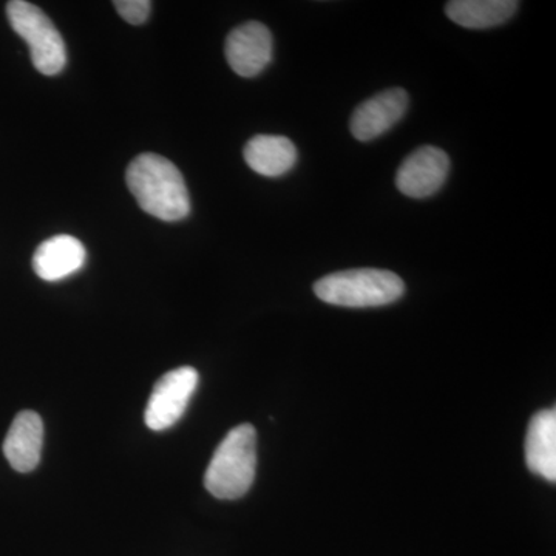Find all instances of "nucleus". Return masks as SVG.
<instances>
[{"mask_svg": "<svg viewBox=\"0 0 556 556\" xmlns=\"http://www.w3.org/2000/svg\"><path fill=\"white\" fill-rule=\"evenodd\" d=\"M126 181L139 207L164 222L188 217V186L174 163L156 153H142L131 161Z\"/></svg>", "mask_w": 556, "mask_h": 556, "instance_id": "nucleus-1", "label": "nucleus"}, {"mask_svg": "<svg viewBox=\"0 0 556 556\" xmlns=\"http://www.w3.org/2000/svg\"><path fill=\"white\" fill-rule=\"evenodd\" d=\"M257 467V433L243 424L232 428L215 450L204 475V485L218 500H239L247 495Z\"/></svg>", "mask_w": 556, "mask_h": 556, "instance_id": "nucleus-2", "label": "nucleus"}, {"mask_svg": "<svg viewBox=\"0 0 556 556\" xmlns=\"http://www.w3.org/2000/svg\"><path fill=\"white\" fill-rule=\"evenodd\" d=\"M321 302L343 308H376L404 295L402 278L386 269H350L329 274L314 285Z\"/></svg>", "mask_w": 556, "mask_h": 556, "instance_id": "nucleus-3", "label": "nucleus"}, {"mask_svg": "<svg viewBox=\"0 0 556 556\" xmlns=\"http://www.w3.org/2000/svg\"><path fill=\"white\" fill-rule=\"evenodd\" d=\"M13 30L30 47L33 65L42 75L54 76L67 64V50L61 33L39 7L25 0L7 3Z\"/></svg>", "mask_w": 556, "mask_h": 556, "instance_id": "nucleus-4", "label": "nucleus"}, {"mask_svg": "<svg viewBox=\"0 0 556 556\" xmlns=\"http://www.w3.org/2000/svg\"><path fill=\"white\" fill-rule=\"evenodd\" d=\"M199 371L192 367H181L164 375L150 394L144 415L146 426L153 431L175 426L185 415L190 397L199 387Z\"/></svg>", "mask_w": 556, "mask_h": 556, "instance_id": "nucleus-5", "label": "nucleus"}, {"mask_svg": "<svg viewBox=\"0 0 556 556\" xmlns=\"http://www.w3.org/2000/svg\"><path fill=\"white\" fill-rule=\"evenodd\" d=\"M448 172L447 153L434 146H426L417 149L401 164L396 186L409 199H427L444 186Z\"/></svg>", "mask_w": 556, "mask_h": 556, "instance_id": "nucleus-6", "label": "nucleus"}, {"mask_svg": "<svg viewBox=\"0 0 556 556\" xmlns=\"http://www.w3.org/2000/svg\"><path fill=\"white\" fill-rule=\"evenodd\" d=\"M273 50V35L260 22L240 25L226 39V60L230 68L243 78H254L268 67Z\"/></svg>", "mask_w": 556, "mask_h": 556, "instance_id": "nucleus-7", "label": "nucleus"}, {"mask_svg": "<svg viewBox=\"0 0 556 556\" xmlns=\"http://www.w3.org/2000/svg\"><path fill=\"white\" fill-rule=\"evenodd\" d=\"M407 91L391 89L380 91L362 102L351 116L350 129L357 141L368 142L382 137L404 118L408 109Z\"/></svg>", "mask_w": 556, "mask_h": 556, "instance_id": "nucleus-8", "label": "nucleus"}, {"mask_svg": "<svg viewBox=\"0 0 556 556\" xmlns=\"http://www.w3.org/2000/svg\"><path fill=\"white\" fill-rule=\"evenodd\" d=\"M43 444V424L38 413L22 412L14 417L3 442V453L10 466L20 473L38 467Z\"/></svg>", "mask_w": 556, "mask_h": 556, "instance_id": "nucleus-9", "label": "nucleus"}, {"mask_svg": "<svg viewBox=\"0 0 556 556\" xmlns=\"http://www.w3.org/2000/svg\"><path fill=\"white\" fill-rule=\"evenodd\" d=\"M84 244L72 236H56L36 249L33 269L46 281H58L78 273L86 263Z\"/></svg>", "mask_w": 556, "mask_h": 556, "instance_id": "nucleus-10", "label": "nucleus"}, {"mask_svg": "<svg viewBox=\"0 0 556 556\" xmlns=\"http://www.w3.org/2000/svg\"><path fill=\"white\" fill-rule=\"evenodd\" d=\"M526 463L530 471L548 482L556 481V412L536 413L530 420L526 439Z\"/></svg>", "mask_w": 556, "mask_h": 556, "instance_id": "nucleus-11", "label": "nucleus"}, {"mask_svg": "<svg viewBox=\"0 0 556 556\" xmlns=\"http://www.w3.org/2000/svg\"><path fill=\"white\" fill-rule=\"evenodd\" d=\"M244 161L258 175L277 178L295 166L298 149L291 139L277 135H258L244 148Z\"/></svg>", "mask_w": 556, "mask_h": 556, "instance_id": "nucleus-12", "label": "nucleus"}, {"mask_svg": "<svg viewBox=\"0 0 556 556\" xmlns=\"http://www.w3.org/2000/svg\"><path fill=\"white\" fill-rule=\"evenodd\" d=\"M518 7L514 0H452L445 13L460 27L485 30L511 20Z\"/></svg>", "mask_w": 556, "mask_h": 556, "instance_id": "nucleus-13", "label": "nucleus"}, {"mask_svg": "<svg viewBox=\"0 0 556 556\" xmlns=\"http://www.w3.org/2000/svg\"><path fill=\"white\" fill-rule=\"evenodd\" d=\"M113 5L119 16L131 25L144 24L152 11V3L149 0H116Z\"/></svg>", "mask_w": 556, "mask_h": 556, "instance_id": "nucleus-14", "label": "nucleus"}]
</instances>
